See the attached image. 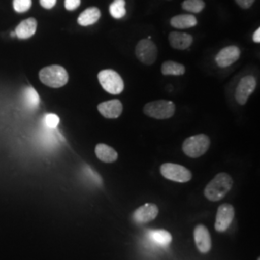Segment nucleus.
Returning a JSON list of instances; mask_svg holds the SVG:
<instances>
[{"label":"nucleus","instance_id":"nucleus-1","mask_svg":"<svg viewBox=\"0 0 260 260\" xmlns=\"http://www.w3.org/2000/svg\"><path fill=\"white\" fill-rule=\"evenodd\" d=\"M233 186V179L229 174L220 173L206 185L205 198L211 202H218L229 194Z\"/></svg>","mask_w":260,"mask_h":260},{"label":"nucleus","instance_id":"nucleus-2","mask_svg":"<svg viewBox=\"0 0 260 260\" xmlns=\"http://www.w3.org/2000/svg\"><path fill=\"white\" fill-rule=\"evenodd\" d=\"M40 80L50 88H61L69 81V75L62 66L52 65L42 69L39 73Z\"/></svg>","mask_w":260,"mask_h":260},{"label":"nucleus","instance_id":"nucleus-3","mask_svg":"<svg viewBox=\"0 0 260 260\" xmlns=\"http://www.w3.org/2000/svg\"><path fill=\"white\" fill-rule=\"evenodd\" d=\"M210 147V139L205 134L188 137L182 144V150L187 156L198 158L203 156Z\"/></svg>","mask_w":260,"mask_h":260},{"label":"nucleus","instance_id":"nucleus-4","mask_svg":"<svg viewBox=\"0 0 260 260\" xmlns=\"http://www.w3.org/2000/svg\"><path fill=\"white\" fill-rule=\"evenodd\" d=\"M176 105L170 101H154L144 106V113L149 118L156 120H167L174 116Z\"/></svg>","mask_w":260,"mask_h":260},{"label":"nucleus","instance_id":"nucleus-5","mask_svg":"<svg viewBox=\"0 0 260 260\" xmlns=\"http://www.w3.org/2000/svg\"><path fill=\"white\" fill-rule=\"evenodd\" d=\"M98 78L107 93L120 94L124 89V83L121 75L113 70H103L99 73Z\"/></svg>","mask_w":260,"mask_h":260},{"label":"nucleus","instance_id":"nucleus-6","mask_svg":"<svg viewBox=\"0 0 260 260\" xmlns=\"http://www.w3.org/2000/svg\"><path fill=\"white\" fill-rule=\"evenodd\" d=\"M157 47L150 38L141 40L135 47V55L140 62L145 65L154 64L157 58Z\"/></svg>","mask_w":260,"mask_h":260},{"label":"nucleus","instance_id":"nucleus-7","mask_svg":"<svg viewBox=\"0 0 260 260\" xmlns=\"http://www.w3.org/2000/svg\"><path fill=\"white\" fill-rule=\"evenodd\" d=\"M160 172L165 178L178 183H185L192 178V173L187 168L174 163L163 164L160 168Z\"/></svg>","mask_w":260,"mask_h":260},{"label":"nucleus","instance_id":"nucleus-8","mask_svg":"<svg viewBox=\"0 0 260 260\" xmlns=\"http://www.w3.org/2000/svg\"><path fill=\"white\" fill-rule=\"evenodd\" d=\"M256 88V79L252 75L244 76L235 90V100L240 105H245Z\"/></svg>","mask_w":260,"mask_h":260},{"label":"nucleus","instance_id":"nucleus-9","mask_svg":"<svg viewBox=\"0 0 260 260\" xmlns=\"http://www.w3.org/2000/svg\"><path fill=\"white\" fill-rule=\"evenodd\" d=\"M234 207L229 204L220 205L217 214H216V222L215 230L218 233H224L229 230L234 219Z\"/></svg>","mask_w":260,"mask_h":260},{"label":"nucleus","instance_id":"nucleus-10","mask_svg":"<svg viewBox=\"0 0 260 260\" xmlns=\"http://www.w3.org/2000/svg\"><path fill=\"white\" fill-rule=\"evenodd\" d=\"M241 55L240 48L236 46L223 47L216 55L215 61L220 68H226L239 60Z\"/></svg>","mask_w":260,"mask_h":260},{"label":"nucleus","instance_id":"nucleus-11","mask_svg":"<svg viewBox=\"0 0 260 260\" xmlns=\"http://www.w3.org/2000/svg\"><path fill=\"white\" fill-rule=\"evenodd\" d=\"M194 240L198 250L202 253L209 252L212 248V241L209 231L204 224H198L194 230Z\"/></svg>","mask_w":260,"mask_h":260},{"label":"nucleus","instance_id":"nucleus-12","mask_svg":"<svg viewBox=\"0 0 260 260\" xmlns=\"http://www.w3.org/2000/svg\"><path fill=\"white\" fill-rule=\"evenodd\" d=\"M159 213V209L156 205L146 204L140 206L133 214L132 219L137 223H147L153 221Z\"/></svg>","mask_w":260,"mask_h":260},{"label":"nucleus","instance_id":"nucleus-13","mask_svg":"<svg viewBox=\"0 0 260 260\" xmlns=\"http://www.w3.org/2000/svg\"><path fill=\"white\" fill-rule=\"evenodd\" d=\"M122 103L119 100H111L108 102L100 103L98 110L106 119H118L122 113Z\"/></svg>","mask_w":260,"mask_h":260},{"label":"nucleus","instance_id":"nucleus-14","mask_svg":"<svg viewBox=\"0 0 260 260\" xmlns=\"http://www.w3.org/2000/svg\"><path fill=\"white\" fill-rule=\"evenodd\" d=\"M194 39L192 35L182 32H171L169 34L170 46L177 50H185L191 47Z\"/></svg>","mask_w":260,"mask_h":260},{"label":"nucleus","instance_id":"nucleus-15","mask_svg":"<svg viewBox=\"0 0 260 260\" xmlns=\"http://www.w3.org/2000/svg\"><path fill=\"white\" fill-rule=\"evenodd\" d=\"M37 30V20L34 18L25 19L21 21L16 28V36L19 39H28L31 38Z\"/></svg>","mask_w":260,"mask_h":260},{"label":"nucleus","instance_id":"nucleus-16","mask_svg":"<svg viewBox=\"0 0 260 260\" xmlns=\"http://www.w3.org/2000/svg\"><path fill=\"white\" fill-rule=\"evenodd\" d=\"M102 13L101 10L96 7H90L88 9L84 10L83 12L79 15L77 22L81 26H90L96 23L99 19H101Z\"/></svg>","mask_w":260,"mask_h":260},{"label":"nucleus","instance_id":"nucleus-17","mask_svg":"<svg viewBox=\"0 0 260 260\" xmlns=\"http://www.w3.org/2000/svg\"><path fill=\"white\" fill-rule=\"evenodd\" d=\"M95 155L104 163H113L119 157L118 152L106 144H98L95 147Z\"/></svg>","mask_w":260,"mask_h":260},{"label":"nucleus","instance_id":"nucleus-18","mask_svg":"<svg viewBox=\"0 0 260 260\" xmlns=\"http://www.w3.org/2000/svg\"><path fill=\"white\" fill-rule=\"evenodd\" d=\"M147 236L150 241L159 247H168L172 241L173 237L171 233L165 230H153L147 233Z\"/></svg>","mask_w":260,"mask_h":260},{"label":"nucleus","instance_id":"nucleus-19","mask_svg":"<svg viewBox=\"0 0 260 260\" xmlns=\"http://www.w3.org/2000/svg\"><path fill=\"white\" fill-rule=\"evenodd\" d=\"M170 23L173 27L177 29H187V28L195 27L198 24V20L195 16L190 14L177 15L170 20Z\"/></svg>","mask_w":260,"mask_h":260},{"label":"nucleus","instance_id":"nucleus-20","mask_svg":"<svg viewBox=\"0 0 260 260\" xmlns=\"http://www.w3.org/2000/svg\"><path fill=\"white\" fill-rule=\"evenodd\" d=\"M22 101H23V105L27 109L34 110L40 104V96L34 88L27 87L22 93Z\"/></svg>","mask_w":260,"mask_h":260},{"label":"nucleus","instance_id":"nucleus-21","mask_svg":"<svg viewBox=\"0 0 260 260\" xmlns=\"http://www.w3.org/2000/svg\"><path fill=\"white\" fill-rule=\"evenodd\" d=\"M185 67L175 61H166L161 66V73L163 75L179 76L185 74Z\"/></svg>","mask_w":260,"mask_h":260},{"label":"nucleus","instance_id":"nucleus-22","mask_svg":"<svg viewBox=\"0 0 260 260\" xmlns=\"http://www.w3.org/2000/svg\"><path fill=\"white\" fill-rule=\"evenodd\" d=\"M125 0H114L109 6L110 15L115 19H121L126 15Z\"/></svg>","mask_w":260,"mask_h":260},{"label":"nucleus","instance_id":"nucleus-23","mask_svg":"<svg viewBox=\"0 0 260 260\" xmlns=\"http://www.w3.org/2000/svg\"><path fill=\"white\" fill-rule=\"evenodd\" d=\"M182 9L192 13V14H199L205 9V3L204 0H184L182 2Z\"/></svg>","mask_w":260,"mask_h":260},{"label":"nucleus","instance_id":"nucleus-24","mask_svg":"<svg viewBox=\"0 0 260 260\" xmlns=\"http://www.w3.org/2000/svg\"><path fill=\"white\" fill-rule=\"evenodd\" d=\"M32 6V0H14L13 7L18 13H25Z\"/></svg>","mask_w":260,"mask_h":260},{"label":"nucleus","instance_id":"nucleus-25","mask_svg":"<svg viewBox=\"0 0 260 260\" xmlns=\"http://www.w3.org/2000/svg\"><path fill=\"white\" fill-rule=\"evenodd\" d=\"M44 122L47 128L54 129L58 126V124L60 122V119L55 114H47L44 119Z\"/></svg>","mask_w":260,"mask_h":260},{"label":"nucleus","instance_id":"nucleus-26","mask_svg":"<svg viewBox=\"0 0 260 260\" xmlns=\"http://www.w3.org/2000/svg\"><path fill=\"white\" fill-rule=\"evenodd\" d=\"M81 0H65V8L68 11H75L80 6Z\"/></svg>","mask_w":260,"mask_h":260},{"label":"nucleus","instance_id":"nucleus-27","mask_svg":"<svg viewBox=\"0 0 260 260\" xmlns=\"http://www.w3.org/2000/svg\"><path fill=\"white\" fill-rule=\"evenodd\" d=\"M242 9H250L255 0H234Z\"/></svg>","mask_w":260,"mask_h":260},{"label":"nucleus","instance_id":"nucleus-28","mask_svg":"<svg viewBox=\"0 0 260 260\" xmlns=\"http://www.w3.org/2000/svg\"><path fill=\"white\" fill-rule=\"evenodd\" d=\"M57 0H40V4L45 9H52L55 6Z\"/></svg>","mask_w":260,"mask_h":260},{"label":"nucleus","instance_id":"nucleus-29","mask_svg":"<svg viewBox=\"0 0 260 260\" xmlns=\"http://www.w3.org/2000/svg\"><path fill=\"white\" fill-rule=\"evenodd\" d=\"M252 40L254 43L256 44H259L260 43V28H257L256 31L253 33L252 35Z\"/></svg>","mask_w":260,"mask_h":260},{"label":"nucleus","instance_id":"nucleus-30","mask_svg":"<svg viewBox=\"0 0 260 260\" xmlns=\"http://www.w3.org/2000/svg\"><path fill=\"white\" fill-rule=\"evenodd\" d=\"M11 36H12V37H15V36H16V33H15V32H12V33H11Z\"/></svg>","mask_w":260,"mask_h":260},{"label":"nucleus","instance_id":"nucleus-31","mask_svg":"<svg viewBox=\"0 0 260 260\" xmlns=\"http://www.w3.org/2000/svg\"><path fill=\"white\" fill-rule=\"evenodd\" d=\"M168 1H171V0H168Z\"/></svg>","mask_w":260,"mask_h":260},{"label":"nucleus","instance_id":"nucleus-32","mask_svg":"<svg viewBox=\"0 0 260 260\" xmlns=\"http://www.w3.org/2000/svg\"><path fill=\"white\" fill-rule=\"evenodd\" d=\"M257 260H260V258H258V259H257Z\"/></svg>","mask_w":260,"mask_h":260}]
</instances>
